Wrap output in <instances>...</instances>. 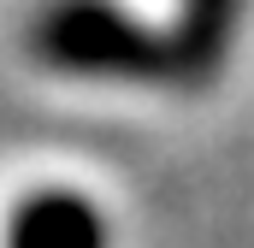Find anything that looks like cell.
<instances>
[{
    "instance_id": "obj_1",
    "label": "cell",
    "mask_w": 254,
    "mask_h": 248,
    "mask_svg": "<svg viewBox=\"0 0 254 248\" xmlns=\"http://www.w3.org/2000/svg\"><path fill=\"white\" fill-rule=\"evenodd\" d=\"M30 54L54 77L166 89L184 83L172 30L148 24L125 0H48L30 18Z\"/></svg>"
},
{
    "instance_id": "obj_2",
    "label": "cell",
    "mask_w": 254,
    "mask_h": 248,
    "mask_svg": "<svg viewBox=\"0 0 254 248\" xmlns=\"http://www.w3.org/2000/svg\"><path fill=\"white\" fill-rule=\"evenodd\" d=\"M0 248H113V225L95 207V195L71 184H42L12 201Z\"/></svg>"
},
{
    "instance_id": "obj_3",
    "label": "cell",
    "mask_w": 254,
    "mask_h": 248,
    "mask_svg": "<svg viewBox=\"0 0 254 248\" xmlns=\"http://www.w3.org/2000/svg\"><path fill=\"white\" fill-rule=\"evenodd\" d=\"M243 12H249V0H178L172 48H178V65H184V83L219 77V65H225L237 30H243Z\"/></svg>"
}]
</instances>
